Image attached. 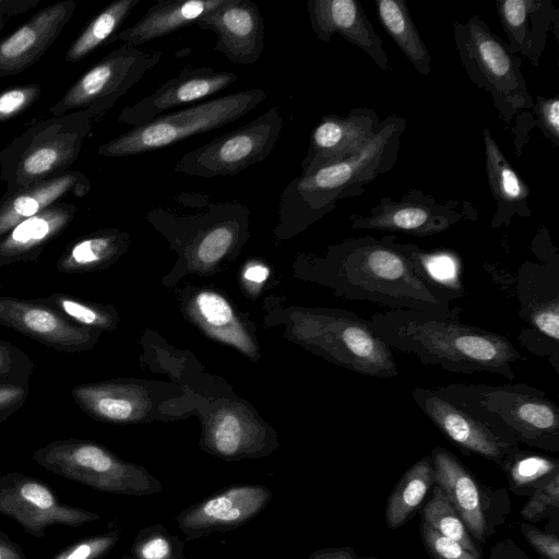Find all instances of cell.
Wrapping results in <instances>:
<instances>
[{"label":"cell","instance_id":"d590c367","mask_svg":"<svg viewBox=\"0 0 559 559\" xmlns=\"http://www.w3.org/2000/svg\"><path fill=\"white\" fill-rule=\"evenodd\" d=\"M423 515L425 520L424 522L430 525L438 533L457 542L473 555L480 557L472 542L463 520L439 486L433 488L431 499L423 509Z\"/></svg>","mask_w":559,"mask_h":559},{"label":"cell","instance_id":"5bb4252c","mask_svg":"<svg viewBox=\"0 0 559 559\" xmlns=\"http://www.w3.org/2000/svg\"><path fill=\"white\" fill-rule=\"evenodd\" d=\"M463 219H477L467 202L439 201L411 190L402 199L383 198L366 215L352 216V228L400 231L425 237L439 234Z\"/></svg>","mask_w":559,"mask_h":559},{"label":"cell","instance_id":"44dd1931","mask_svg":"<svg viewBox=\"0 0 559 559\" xmlns=\"http://www.w3.org/2000/svg\"><path fill=\"white\" fill-rule=\"evenodd\" d=\"M307 11L312 31L323 43L338 33L366 52L382 70H389L383 43L356 0H308Z\"/></svg>","mask_w":559,"mask_h":559},{"label":"cell","instance_id":"7a4b0ae2","mask_svg":"<svg viewBox=\"0 0 559 559\" xmlns=\"http://www.w3.org/2000/svg\"><path fill=\"white\" fill-rule=\"evenodd\" d=\"M369 320L391 349L450 372H489L513 381L512 365L525 359L508 337L461 323L459 317L399 309L374 313Z\"/></svg>","mask_w":559,"mask_h":559},{"label":"cell","instance_id":"cb8c5ba5","mask_svg":"<svg viewBox=\"0 0 559 559\" xmlns=\"http://www.w3.org/2000/svg\"><path fill=\"white\" fill-rule=\"evenodd\" d=\"M78 206L60 200L22 221L0 239V266L36 260L72 223Z\"/></svg>","mask_w":559,"mask_h":559},{"label":"cell","instance_id":"f6af8a7d","mask_svg":"<svg viewBox=\"0 0 559 559\" xmlns=\"http://www.w3.org/2000/svg\"><path fill=\"white\" fill-rule=\"evenodd\" d=\"M533 110L536 115L535 123L539 127L547 140L559 145V99L557 96L546 98L536 97Z\"/></svg>","mask_w":559,"mask_h":559},{"label":"cell","instance_id":"4dcf8cb0","mask_svg":"<svg viewBox=\"0 0 559 559\" xmlns=\"http://www.w3.org/2000/svg\"><path fill=\"white\" fill-rule=\"evenodd\" d=\"M379 21L400 50L423 75L431 70V57L417 32L404 0H377Z\"/></svg>","mask_w":559,"mask_h":559},{"label":"cell","instance_id":"f546056e","mask_svg":"<svg viewBox=\"0 0 559 559\" xmlns=\"http://www.w3.org/2000/svg\"><path fill=\"white\" fill-rule=\"evenodd\" d=\"M75 404L90 416L110 423H126L139 412L129 388L116 382L78 384L71 389Z\"/></svg>","mask_w":559,"mask_h":559},{"label":"cell","instance_id":"f35d334b","mask_svg":"<svg viewBox=\"0 0 559 559\" xmlns=\"http://www.w3.org/2000/svg\"><path fill=\"white\" fill-rule=\"evenodd\" d=\"M35 371L33 359L17 346L0 340V381L28 384Z\"/></svg>","mask_w":559,"mask_h":559},{"label":"cell","instance_id":"8d00e7d4","mask_svg":"<svg viewBox=\"0 0 559 559\" xmlns=\"http://www.w3.org/2000/svg\"><path fill=\"white\" fill-rule=\"evenodd\" d=\"M38 300L53 308L72 323L85 329L99 331L110 328L114 323L110 310L70 294L52 293Z\"/></svg>","mask_w":559,"mask_h":559},{"label":"cell","instance_id":"816d5d0a","mask_svg":"<svg viewBox=\"0 0 559 559\" xmlns=\"http://www.w3.org/2000/svg\"><path fill=\"white\" fill-rule=\"evenodd\" d=\"M269 269L262 264H251L247 266L243 276L247 281L255 284H261L269 277Z\"/></svg>","mask_w":559,"mask_h":559},{"label":"cell","instance_id":"d6986e66","mask_svg":"<svg viewBox=\"0 0 559 559\" xmlns=\"http://www.w3.org/2000/svg\"><path fill=\"white\" fill-rule=\"evenodd\" d=\"M216 34L214 49L230 62L253 64L264 48V22L259 7L250 0H224L197 23Z\"/></svg>","mask_w":559,"mask_h":559},{"label":"cell","instance_id":"60d3db41","mask_svg":"<svg viewBox=\"0 0 559 559\" xmlns=\"http://www.w3.org/2000/svg\"><path fill=\"white\" fill-rule=\"evenodd\" d=\"M117 540V532L91 536L67 547L51 559H99L115 546Z\"/></svg>","mask_w":559,"mask_h":559},{"label":"cell","instance_id":"f5cc1de1","mask_svg":"<svg viewBox=\"0 0 559 559\" xmlns=\"http://www.w3.org/2000/svg\"><path fill=\"white\" fill-rule=\"evenodd\" d=\"M309 559H355V556L350 548H338L318 551Z\"/></svg>","mask_w":559,"mask_h":559},{"label":"cell","instance_id":"7c38bea8","mask_svg":"<svg viewBox=\"0 0 559 559\" xmlns=\"http://www.w3.org/2000/svg\"><path fill=\"white\" fill-rule=\"evenodd\" d=\"M519 316L527 324L519 341L528 352L548 357L559 372V260L525 262L515 277Z\"/></svg>","mask_w":559,"mask_h":559},{"label":"cell","instance_id":"681fc988","mask_svg":"<svg viewBox=\"0 0 559 559\" xmlns=\"http://www.w3.org/2000/svg\"><path fill=\"white\" fill-rule=\"evenodd\" d=\"M38 2L39 0H0V33L10 19L33 9Z\"/></svg>","mask_w":559,"mask_h":559},{"label":"cell","instance_id":"7bdbcfd3","mask_svg":"<svg viewBox=\"0 0 559 559\" xmlns=\"http://www.w3.org/2000/svg\"><path fill=\"white\" fill-rule=\"evenodd\" d=\"M421 533L427 549L433 559H480L457 542L438 533L426 522L423 523Z\"/></svg>","mask_w":559,"mask_h":559},{"label":"cell","instance_id":"ba28073f","mask_svg":"<svg viewBox=\"0 0 559 559\" xmlns=\"http://www.w3.org/2000/svg\"><path fill=\"white\" fill-rule=\"evenodd\" d=\"M33 460L53 474L105 492L145 496L162 490L145 469L119 460L88 440L49 442L33 453Z\"/></svg>","mask_w":559,"mask_h":559},{"label":"cell","instance_id":"1f68e13d","mask_svg":"<svg viewBox=\"0 0 559 559\" xmlns=\"http://www.w3.org/2000/svg\"><path fill=\"white\" fill-rule=\"evenodd\" d=\"M433 481L430 456H425L411 466L399 480L389 498L385 519L390 528H397L421 503Z\"/></svg>","mask_w":559,"mask_h":559},{"label":"cell","instance_id":"ffe728a7","mask_svg":"<svg viewBox=\"0 0 559 559\" xmlns=\"http://www.w3.org/2000/svg\"><path fill=\"white\" fill-rule=\"evenodd\" d=\"M76 3L58 1L34 14L20 28L0 40V79L35 64L61 35Z\"/></svg>","mask_w":559,"mask_h":559},{"label":"cell","instance_id":"ac0fdd59","mask_svg":"<svg viewBox=\"0 0 559 559\" xmlns=\"http://www.w3.org/2000/svg\"><path fill=\"white\" fill-rule=\"evenodd\" d=\"M380 123L370 108H355L345 117L323 116L311 132L300 175H311L353 156L373 139Z\"/></svg>","mask_w":559,"mask_h":559},{"label":"cell","instance_id":"836d02e7","mask_svg":"<svg viewBox=\"0 0 559 559\" xmlns=\"http://www.w3.org/2000/svg\"><path fill=\"white\" fill-rule=\"evenodd\" d=\"M194 306L202 324L212 335L247 355L253 353L252 342L223 296L209 290L202 292L195 297Z\"/></svg>","mask_w":559,"mask_h":559},{"label":"cell","instance_id":"c3c4849f","mask_svg":"<svg viewBox=\"0 0 559 559\" xmlns=\"http://www.w3.org/2000/svg\"><path fill=\"white\" fill-rule=\"evenodd\" d=\"M523 533L528 543L545 559H559V540L555 534L545 533L533 527H524Z\"/></svg>","mask_w":559,"mask_h":559},{"label":"cell","instance_id":"5b68a950","mask_svg":"<svg viewBox=\"0 0 559 559\" xmlns=\"http://www.w3.org/2000/svg\"><path fill=\"white\" fill-rule=\"evenodd\" d=\"M94 123L90 112L79 110L27 128L0 151V178L7 185L3 195L70 170Z\"/></svg>","mask_w":559,"mask_h":559},{"label":"cell","instance_id":"74e56055","mask_svg":"<svg viewBox=\"0 0 559 559\" xmlns=\"http://www.w3.org/2000/svg\"><path fill=\"white\" fill-rule=\"evenodd\" d=\"M211 443L222 456L231 457L243 452L248 441L241 420L231 413L221 416L211 432Z\"/></svg>","mask_w":559,"mask_h":559},{"label":"cell","instance_id":"f1b7e54d","mask_svg":"<svg viewBox=\"0 0 559 559\" xmlns=\"http://www.w3.org/2000/svg\"><path fill=\"white\" fill-rule=\"evenodd\" d=\"M128 236L115 228L93 231L69 243L56 267L64 274L95 271L110 263L124 249Z\"/></svg>","mask_w":559,"mask_h":559},{"label":"cell","instance_id":"4316f807","mask_svg":"<svg viewBox=\"0 0 559 559\" xmlns=\"http://www.w3.org/2000/svg\"><path fill=\"white\" fill-rule=\"evenodd\" d=\"M430 457L433 481L456 510L467 531L477 540H481L486 532V520L475 479L462 463L443 448H435Z\"/></svg>","mask_w":559,"mask_h":559},{"label":"cell","instance_id":"9a60e30c","mask_svg":"<svg viewBox=\"0 0 559 559\" xmlns=\"http://www.w3.org/2000/svg\"><path fill=\"white\" fill-rule=\"evenodd\" d=\"M0 324L64 353L93 347L98 331L72 323L38 299L27 300L0 294Z\"/></svg>","mask_w":559,"mask_h":559},{"label":"cell","instance_id":"f907efd6","mask_svg":"<svg viewBox=\"0 0 559 559\" xmlns=\"http://www.w3.org/2000/svg\"><path fill=\"white\" fill-rule=\"evenodd\" d=\"M0 559H29L22 547L0 531Z\"/></svg>","mask_w":559,"mask_h":559},{"label":"cell","instance_id":"4fadbf2b","mask_svg":"<svg viewBox=\"0 0 559 559\" xmlns=\"http://www.w3.org/2000/svg\"><path fill=\"white\" fill-rule=\"evenodd\" d=\"M0 514L39 538L53 525L79 527L100 519L95 512L61 502L40 479L19 472L0 477Z\"/></svg>","mask_w":559,"mask_h":559},{"label":"cell","instance_id":"b9f144b4","mask_svg":"<svg viewBox=\"0 0 559 559\" xmlns=\"http://www.w3.org/2000/svg\"><path fill=\"white\" fill-rule=\"evenodd\" d=\"M557 471V461L540 455H530L514 461L510 475L515 485L524 486Z\"/></svg>","mask_w":559,"mask_h":559},{"label":"cell","instance_id":"484cf974","mask_svg":"<svg viewBox=\"0 0 559 559\" xmlns=\"http://www.w3.org/2000/svg\"><path fill=\"white\" fill-rule=\"evenodd\" d=\"M224 0H157L133 25L118 32L109 44L122 41L138 47L195 24Z\"/></svg>","mask_w":559,"mask_h":559},{"label":"cell","instance_id":"8fae6325","mask_svg":"<svg viewBox=\"0 0 559 559\" xmlns=\"http://www.w3.org/2000/svg\"><path fill=\"white\" fill-rule=\"evenodd\" d=\"M310 319V340L334 364L373 378L397 376L393 352L369 319L342 309L318 312Z\"/></svg>","mask_w":559,"mask_h":559},{"label":"cell","instance_id":"8992f818","mask_svg":"<svg viewBox=\"0 0 559 559\" xmlns=\"http://www.w3.org/2000/svg\"><path fill=\"white\" fill-rule=\"evenodd\" d=\"M454 43L469 80L487 92L500 119L510 126L514 118L533 108L521 72V59L509 52L507 44L484 20L473 14L467 22H454Z\"/></svg>","mask_w":559,"mask_h":559},{"label":"cell","instance_id":"7dc6e473","mask_svg":"<svg viewBox=\"0 0 559 559\" xmlns=\"http://www.w3.org/2000/svg\"><path fill=\"white\" fill-rule=\"evenodd\" d=\"M136 559H173V547L162 533H152L138 540L133 547Z\"/></svg>","mask_w":559,"mask_h":559},{"label":"cell","instance_id":"9c48e42d","mask_svg":"<svg viewBox=\"0 0 559 559\" xmlns=\"http://www.w3.org/2000/svg\"><path fill=\"white\" fill-rule=\"evenodd\" d=\"M163 52L121 45L84 72L50 107L52 116L86 110L95 123L156 67Z\"/></svg>","mask_w":559,"mask_h":559},{"label":"cell","instance_id":"e575fe53","mask_svg":"<svg viewBox=\"0 0 559 559\" xmlns=\"http://www.w3.org/2000/svg\"><path fill=\"white\" fill-rule=\"evenodd\" d=\"M407 254L417 271L430 283L462 298L465 295L461 280L462 262L450 250L427 251L414 243H405Z\"/></svg>","mask_w":559,"mask_h":559},{"label":"cell","instance_id":"3957f363","mask_svg":"<svg viewBox=\"0 0 559 559\" xmlns=\"http://www.w3.org/2000/svg\"><path fill=\"white\" fill-rule=\"evenodd\" d=\"M405 126L404 118L390 115L373 139L353 156L294 178L280 197L281 228L308 226L331 212L337 201L360 194L378 176L392 169Z\"/></svg>","mask_w":559,"mask_h":559},{"label":"cell","instance_id":"277c9868","mask_svg":"<svg viewBox=\"0 0 559 559\" xmlns=\"http://www.w3.org/2000/svg\"><path fill=\"white\" fill-rule=\"evenodd\" d=\"M511 444L559 448V408L544 391L526 383H450L435 388Z\"/></svg>","mask_w":559,"mask_h":559},{"label":"cell","instance_id":"30bf717a","mask_svg":"<svg viewBox=\"0 0 559 559\" xmlns=\"http://www.w3.org/2000/svg\"><path fill=\"white\" fill-rule=\"evenodd\" d=\"M283 126L284 118L273 106L250 122L185 153L174 171L203 178L235 176L270 156Z\"/></svg>","mask_w":559,"mask_h":559},{"label":"cell","instance_id":"7402d4cb","mask_svg":"<svg viewBox=\"0 0 559 559\" xmlns=\"http://www.w3.org/2000/svg\"><path fill=\"white\" fill-rule=\"evenodd\" d=\"M496 7L509 52L521 53L538 66L549 33L558 39V8L551 0H500Z\"/></svg>","mask_w":559,"mask_h":559},{"label":"cell","instance_id":"52a82bcc","mask_svg":"<svg viewBox=\"0 0 559 559\" xmlns=\"http://www.w3.org/2000/svg\"><path fill=\"white\" fill-rule=\"evenodd\" d=\"M266 97L264 90L254 87L197 103L131 128L99 145L97 153L105 157H130L164 148L226 126L247 115Z\"/></svg>","mask_w":559,"mask_h":559},{"label":"cell","instance_id":"ee69618b","mask_svg":"<svg viewBox=\"0 0 559 559\" xmlns=\"http://www.w3.org/2000/svg\"><path fill=\"white\" fill-rule=\"evenodd\" d=\"M550 507H559L558 471L551 474L550 478L535 490L521 513L524 519L536 521Z\"/></svg>","mask_w":559,"mask_h":559},{"label":"cell","instance_id":"ab89813d","mask_svg":"<svg viewBox=\"0 0 559 559\" xmlns=\"http://www.w3.org/2000/svg\"><path fill=\"white\" fill-rule=\"evenodd\" d=\"M39 84L15 85L0 92V121L13 119L31 108L40 97Z\"/></svg>","mask_w":559,"mask_h":559},{"label":"cell","instance_id":"d4e9b609","mask_svg":"<svg viewBox=\"0 0 559 559\" xmlns=\"http://www.w3.org/2000/svg\"><path fill=\"white\" fill-rule=\"evenodd\" d=\"M92 185L87 176L78 170L49 178L15 191L0 199V239L15 225L27 219L49 205L72 194L84 197Z\"/></svg>","mask_w":559,"mask_h":559},{"label":"cell","instance_id":"bcb514c9","mask_svg":"<svg viewBox=\"0 0 559 559\" xmlns=\"http://www.w3.org/2000/svg\"><path fill=\"white\" fill-rule=\"evenodd\" d=\"M29 385L0 381V424L8 420L27 401Z\"/></svg>","mask_w":559,"mask_h":559},{"label":"cell","instance_id":"2e32d148","mask_svg":"<svg viewBox=\"0 0 559 559\" xmlns=\"http://www.w3.org/2000/svg\"><path fill=\"white\" fill-rule=\"evenodd\" d=\"M237 79L238 75L233 72L187 66L151 94L123 107L118 121L132 128L146 124L173 108L191 106L200 99L218 94Z\"/></svg>","mask_w":559,"mask_h":559},{"label":"cell","instance_id":"e0dca14e","mask_svg":"<svg viewBox=\"0 0 559 559\" xmlns=\"http://www.w3.org/2000/svg\"><path fill=\"white\" fill-rule=\"evenodd\" d=\"M411 395L444 437L460 449L496 462H501L510 453L513 444L435 388L417 386Z\"/></svg>","mask_w":559,"mask_h":559},{"label":"cell","instance_id":"83f0119b","mask_svg":"<svg viewBox=\"0 0 559 559\" xmlns=\"http://www.w3.org/2000/svg\"><path fill=\"white\" fill-rule=\"evenodd\" d=\"M483 136L488 185L497 204L491 227L499 228L502 224L509 225L514 215H531L527 206L530 189L507 159L488 128H484Z\"/></svg>","mask_w":559,"mask_h":559},{"label":"cell","instance_id":"603a6c76","mask_svg":"<svg viewBox=\"0 0 559 559\" xmlns=\"http://www.w3.org/2000/svg\"><path fill=\"white\" fill-rule=\"evenodd\" d=\"M270 499L271 491L264 486H234L187 509L177 520L179 527L189 535L226 530L246 523Z\"/></svg>","mask_w":559,"mask_h":559},{"label":"cell","instance_id":"d6a6232c","mask_svg":"<svg viewBox=\"0 0 559 559\" xmlns=\"http://www.w3.org/2000/svg\"><path fill=\"white\" fill-rule=\"evenodd\" d=\"M141 0H116L105 7L83 28L66 53V61L79 62L95 49L108 45Z\"/></svg>","mask_w":559,"mask_h":559},{"label":"cell","instance_id":"6da1fadb","mask_svg":"<svg viewBox=\"0 0 559 559\" xmlns=\"http://www.w3.org/2000/svg\"><path fill=\"white\" fill-rule=\"evenodd\" d=\"M328 282L341 296L369 301L390 310L408 309L459 317L455 294L427 281L411 261L405 243L394 236L346 239L326 258Z\"/></svg>","mask_w":559,"mask_h":559}]
</instances>
